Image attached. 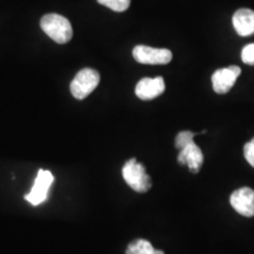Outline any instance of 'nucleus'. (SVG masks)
Masks as SVG:
<instances>
[{"label": "nucleus", "mask_w": 254, "mask_h": 254, "mask_svg": "<svg viewBox=\"0 0 254 254\" xmlns=\"http://www.w3.org/2000/svg\"><path fill=\"white\" fill-rule=\"evenodd\" d=\"M123 178L133 190L145 193L151 189V177L146 173L144 165L138 163L136 159H129L123 167Z\"/></svg>", "instance_id": "nucleus-2"}, {"label": "nucleus", "mask_w": 254, "mask_h": 254, "mask_svg": "<svg viewBox=\"0 0 254 254\" xmlns=\"http://www.w3.org/2000/svg\"><path fill=\"white\" fill-rule=\"evenodd\" d=\"M241 59L246 65L254 66V44H249L241 51Z\"/></svg>", "instance_id": "nucleus-14"}, {"label": "nucleus", "mask_w": 254, "mask_h": 254, "mask_svg": "<svg viewBox=\"0 0 254 254\" xmlns=\"http://www.w3.org/2000/svg\"><path fill=\"white\" fill-rule=\"evenodd\" d=\"M194 133L190 132V131H183L178 133L177 138H176V147L178 150H182L183 147L189 144V142L193 141V138H194Z\"/></svg>", "instance_id": "nucleus-13"}, {"label": "nucleus", "mask_w": 254, "mask_h": 254, "mask_svg": "<svg viewBox=\"0 0 254 254\" xmlns=\"http://www.w3.org/2000/svg\"><path fill=\"white\" fill-rule=\"evenodd\" d=\"M133 58L144 65H166L172 60V52L167 49L138 45L133 49Z\"/></svg>", "instance_id": "nucleus-4"}, {"label": "nucleus", "mask_w": 254, "mask_h": 254, "mask_svg": "<svg viewBox=\"0 0 254 254\" xmlns=\"http://www.w3.org/2000/svg\"><path fill=\"white\" fill-rule=\"evenodd\" d=\"M241 74L239 66H228L226 68H219L212 75L213 90L218 94H226L232 90L237 79Z\"/></svg>", "instance_id": "nucleus-6"}, {"label": "nucleus", "mask_w": 254, "mask_h": 254, "mask_svg": "<svg viewBox=\"0 0 254 254\" xmlns=\"http://www.w3.org/2000/svg\"><path fill=\"white\" fill-rule=\"evenodd\" d=\"M126 254H165L163 251L154 250L150 241L136 239L127 246Z\"/></svg>", "instance_id": "nucleus-11"}, {"label": "nucleus", "mask_w": 254, "mask_h": 254, "mask_svg": "<svg viewBox=\"0 0 254 254\" xmlns=\"http://www.w3.org/2000/svg\"><path fill=\"white\" fill-rule=\"evenodd\" d=\"M178 163L180 165H187L192 173H198L200 167L204 164V154L199 146L194 144V141H190L180 150Z\"/></svg>", "instance_id": "nucleus-9"}, {"label": "nucleus", "mask_w": 254, "mask_h": 254, "mask_svg": "<svg viewBox=\"0 0 254 254\" xmlns=\"http://www.w3.org/2000/svg\"><path fill=\"white\" fill-rule=\"evenodd\" d=\"M100 5L106 6L114 12H124L131 5V0H97Z\"/></svg>", "instance_id": "nucleus-12"}, {"label": "nucleus", "mask_w": 254, "mask_h": 254, "mask_svg": "<svg viewBox=\"0 0 254 254\" xmlns=\"http://www.w3.org/2000/svg\"><path fill=\"white\" fill-rule=\"evenodd\" d=\"M232 23L239 36H252L254 34V11L250 8L238 9L233 15Z\"/></svg>", "instance_id": "nucleus-10"}, {"label": "nucleus", "mask_w": 254, "mask_h": 254, "mask_svg": "<svg viewBox=\"0 0 254 254\" xmlns=\"http://www.w3.org/2000/svg\"><path fill=\"white\" fill-rule=\"evenodd\" d=\"M165 81L161 77L142 78L135 86V94L141 100H152L164 93Z\"/></svg>", "instance_id": "nucleus-8"}, {"label": "nucleus", "mask_w": 254, "mask_h": 254, "mask_svg": "<svg viewBox=\"0 0 254 254\" xmlns=\"http://www.w3.org/2000/svg\"><path fill=\"white\" fill-rule=\"evenodd\" d=\"M230 202L238 213L246 218L254 217V190L241 187L231 194Z\"/></svg>", "instance_id": "nucleus-7"}, {"label": "nucleus", "mask_w": 254, "mask_h": 254, "mask_svg": "<svg viewBox=\"0 0 254 254\" xmlns=\"http://www.w3.org/2000/svg\"><path fill=\"white\" fill-rule=\"evenodd\" d=\"M100 82V74L93 68H82L71 82V93L75 99L82 100L88 97Z\"/></svg>", "instance_id": "nucleus-3"}, {"label": "nucleus", "mask_w": 254, "mask_h": 254, "mask_svg": "<svg viewBox=\"0 0 254 254\" xmlns=\"http://www.w3.org/2000/svg\"><path fill=\"white\" fill-rule=\"evenodd\" d=\"M40 26L51 39L58 44H66L72 39L73 30L72 25L63 15L51 13L41 18Z\"/></svg>", "instance_id": "nucleus-1"}, {"label": "nucleus", "mask_w": 254, "mask_h": 254, "mask_svg": "<svg viewBox=\"0 0 254 254\" xmlns=\"http://www.w3.org/2000/svg\"><path fill=\"white\" fill-rule=\"evenodd\" d=\"M244 155H245L247 163L254 167V138L244 146Z\"/></svg>", "instance_id": "nucleus-15"}, {"label": "nucleus", "mask_w": 254, "mask_h": 254, "mask_svg": "<svg viewBox=\"0 0 254 254\" xmlns=\"http://www.w3.org/2000/svg\"><path fill=\"white\" fill-rule=\"evenodd\" d=\"M53 182H55V176L50 171L39 170L36 180H34L33 187L31 189L30 193L25 195V199L34 206L45 202Z\"/></svg>", "instance_id": "nucleus-5"}]
</instances>
